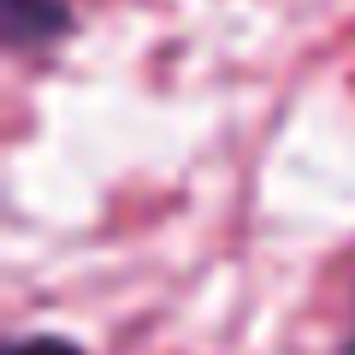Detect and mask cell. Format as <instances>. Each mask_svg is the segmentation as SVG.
<instances>
[{"label":"cell","mask_w":355,"mask_h":355,"mask_svg":"<svg viewBox=\"0 0 355 355\" xmlns=\"http://www.w3.org/2000/svg\"><path fill=\"white\" fill-rule=\"evenodd\" d=\"M6 355H89V349L71 343V338H60V331H24V338L6 343Z\"/></svg>","instance_id":"obj_2"},{"label":"cell","mask_w":355,"mask_h":355,"mask_svg":"<svg viewBox=\"0 0 355 355\" xmlns=\"http://www.w3.org/2000/svg\"><path fill=\"white\" fill-rule=\"evenodd\" d=\"M71 30H77L71 0H0V36H6V53L12 60L60 48Z\"/></svg>","instance_id":"obj_1"},{"label":"cell","mask_w":355,"mask_h":355,"mask_svg":"<svg viewBox=\"0 0 355 355\" xmlns=\"http://www.w3.org/2000/svg\"><path fill=\"white\" fill-rule=\"evenodd\" d=\"M343 355H355V314H349V343H343Z\"/></svg>","instance_id":"obj_3"}]
</instances>
